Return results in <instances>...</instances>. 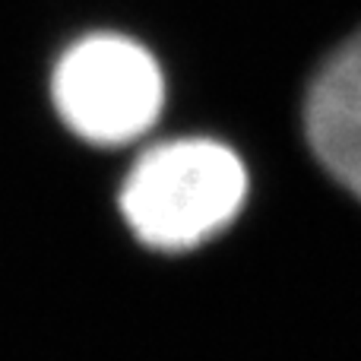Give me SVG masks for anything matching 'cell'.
I'll use <instances>...</instances> for the list:
<instances>
[{
	"mask_svg": "<svg viewBox=\"0 0 361 361\" xmlns=\"http://www.w3.org/2000/svg\"><path fill=\"white\" fill-rule=\"evenodd\" d=\"M301 111L317 162L361 200V23L326 44L311 70Z\"/></svg>",
	"mask_w": 361,
	"mask_h": 361,
	"instance_id": "3957f363",
	"label": "cell"
},
{
	"mask_svg": "<svg viewBox=\"0 0 361 361\" xmlns=\"http://www.w3.org/2000/svg\"><path fill=\"white\" fill-rule=\"evenodd\" d=\"M247 169L212 137H171L140 149L118 187L127 231L156 254H184L222 235L247 203Z\"/></svg>",
	"mask_w": 361,
	"mask_h": 361,
	"instance_id": "7a4b0ae2",
	"label": "cell"
},
{
	"mask_svg": "<svg viewBox=\"0 0 361 361\" xmlns=\"http://www.w3.org/2000/svg\"><path fill=\"white\" fill-rule=\"evenodd\" d=\"M44 99L73 140L95 149H124L162 121L169 70L159 48L137 29L86 23L51 44Z\"/></svg>",
	"mask_w": 361,
	"mask_h": 361,
	"instance_id": "6da1fadb",
	"label": "cell"
}]
</instances>
